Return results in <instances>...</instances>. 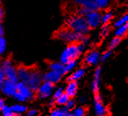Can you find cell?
<instances>
[{
  "mask_svg": "<svg viewBox=\"0 0 128 116\" xmlns=\"http://www.w3.org/2000/svg\"><path fill=\"white\" fill-rule=\"evenodd\" d=\"M76 66V60H72L70 62H68V64H65L66 72V73H68V72L72 71L74 68H75Z\"/></svg>",
  "mask_w": 128,
  "mask_h": 116,
  "instance_id": "f546056e",
  "label": "cell"
},
{
  "mask_svg": "<svg viewBox=\"0 0 128 116\" xmlns=\"http://www.w3.org/2000/svg\"><path fill=\"white\" fill-rule=\"evenodd\" d=\"M74 5L78 7H85L91 11H97L98 8L96 5L94 0H71Z\"/></svg>",
  "mask_w": 128,
  "mask_h": 116,
  "instance_id": "8fae6325",
  "label": "cell"
},
{
  "mask_svg": "<svg viewBox=\"0 0 128 116\" xmlns=\"http://www.w3.org/2000/svg\"><path fill=\"white\" fill-rule=\"evenodd\" d=\"M2 116H14L15 114L12 111V106H8V105H4L1 109Z\"/></svg>",
  "mask_w": 128,
  "mask_h": 116,
  "instance_id": "603a6c76",
  "label": "cell"
},
{
  "mask_svg": "<svg viewBox=\"0 0 128 116\" xmlns=\"http://www.w3.org/2000/svg\"><path fill=\"white\" fill-rule=\"evenodd\" d=\"M85 74V69L81 68L74 71L70 76L68 77V81H78V79H82Z\"/></svg>",
  "mask_w": 128,
  "mask_h": 116,
  "instance_id": "ac0fdd59",
  "label": "cell"
},
{
  "mask_svg": "<svg viewBox=\"0 0 128 116\" xmlns=\"http://www.w3.org/2000/svg\"><path fill=\"white\" fill-rule=\"evenodd\" d=\"M38 114V111L37 109H29L28 111V114L27 115L28 116H37Z\"/></svg>",
  "mask_w": 128,
  "mask_h": 116,
  "instance_id": "74e56055",
  "label": "cell"
},
{
  "mask_svg": "<svg viewBox=\"0 0 128 116\" xmlns=\"http://www.w3.org/2000/svg\"><path fill=\"white\" fill-rule=\"evenodd\" d=\"M5 79H6V75H5L4 69V68H0V89H1L2 84L4 82Z\"/></svg>",
  "mask_w": 128,
  "mask_h": 116,
  "instance_id": "836d02e7",
  "label": "cell"
},
{
  "mask_svg": "<svg viewBox=\"0 0 128 116\" xmlns=\"http://www.w3.org/2000/svg\"><path fill=\"white\" fill-rule=\"evenodd\" d=\"M64 93H65V91H64L62 87L58 88V89L54 91V93H53V98H54L55 99H57L58 98H59L60 96H62Z\"/></svg>",
  "mask_w": 128,
  "mask_h": 116,
  "instance_id": "d6a6232c",
  "label": "cell"
},
{
  "mask_svg": "<svg viewBox=\"0 0 128 116\" xmlns=\"http://www.w3.org/2000/svg\"><path fill=\"white\" fill-rule=\"evenodd\" d=\"M72 114L74 116H85L86 114V109L83 107H78L73 110Z\"/></svg>",
  "mask_w": 128,
  "mask_h": 116,
  "instance_id": "83f0119b",
  "label": "cell"
},
{
  "mask_svg": "<svg viewBox=\"0 0 128 116\" xmlns=\"http://www.w3.org/2000/svg\"><path fill=\"white\" fill-rule=\"evenodd\" d=\"M50 70L55 71L57 73L60 74L61 75H63V74H66V69H65V64H63L61 62H54V63H52L49 65Z\"/></svg>",
  "mask_w": 128,
  "mask_h": 116,
  "instance_id": "e0dca14e",
  "label": "cell"
},
{
  "mask_svg": "<svg viewBox=\"0 0 128 116\" xmlns=\"http://www.w3.org/2000/svg\"><path fill=\"white\" fill-rule=\"evenodd\" d=\"M94 99H95V111H96V113L98 115L104 114L105 113H106V107L104 106V104H102L101 96H100L98 94H96Z\"/></svg>",
  "mask_w": 128,
  "mask_h": 116,
  "instance_id": "5bb4252c",
  "label": "cell"
},
{
  "mask_svg": "<svg viewBox=\"0 0 128 116\" xmlns=\"http://www.w3.org/2000/svg\"><path fill=\"white\" fill-rule=\"evenodd\" d=\"M17 89H18V91L19 93H21V94L26 98L27 100H32L34 99V93H33L34 91H32L25 83L18 82V83L17 84Z\"/></svg>",
  "mask_w": 128,
  "mask_h": 116,
  "instance_id": "9c48e42d",
  "label": "cell"
},
{
  "mask_svg": "<svg viewBox=\"0 0 128 116\" xmlns=\"http://www.w3.org/2000/svg\"><path fill=\"white\" fill-rule=\"evenodd\" d=\"M120 43H121V38H119V37L114 38L113 39L111 40V42H110V43H109V48H111V49L116 48L117 46L120 44Z\"/></svg>",
  "mask_w": 128,
  "mask_h": 116,
  "instance_id": "f1b7e54d",
  "label": "cell"
},
{
  "mask_svg": "<svg viewBox=\"0 0 128 116\" xmlns=\"http://www.w3.org/2000/svg\"><path fill=\"white\" fill-rule=\"evenodd\" d=\"M128 33V24H125L122 25V26H120L117 28V29L116 30V37H124V36L126 35V33Z\"/></svg>",
  "mask_w": 128,
  "mask_h": 116,
  "instance_id": "44dd1931",
  "label": "cell"
},
{
  "mask_svg": "<svg viewBox=\"0 0 128 116\" xmlns=\"http://www.w3.org/2000/svg\"><path fill=\"white\" fill-rule=\"evenodd\" d=\"M69 99H70V97H69L66 93H64L62 96H60L59 98H58V99H56V104L58 105H60V106H63V105L66 104V103L68 102Z\"/></svg>",
  "mask_w": 128,
  "mask_h": 116,
  "instance_id": "7402d4cb",
  "label": "cell"
},
{
  "mask_svg": "<svg viewBox=\"0 0 128 116\" xmlns=\"http://www.w3.org/2000/svg\"><path fill=\"white\" fill-rule=\"evenodd\" d=\"M62 76V75H61L60 74L57 73V72L50 70V71L47 72V73H45L42 77V79L44 81L50 82V83L54 84L58 83V82L60 81Z\"/></svg>",
  "mask_w": 128,
  "mask_h": 116,
  "instance_id": "7c38bea8",
  "label": "cell"
},
{
  "mask_svg": "<svg viewBox=\"0 0 128 116\" xmlns=\"http://www.w3.org/2000/svg\"><path fill=\"white\" fill-rule=\"evenodd\" d=\"M56 36H57L58 38L64 41V42L74 43L78 42V41L82 42L85 35H82L80 33H78L74 32L73 30L68 29V28H66V29H62L59 31H58L57 33H56Z\"/></svg>",
  "mask_w": 128,
  "mask_h": 116,
  "instance_id": "3957f363",
  "label": "cell"
},
{
  "mask_svg": "<svg viewBox=\"0 0 128 116\" xmlns=\"http://www.w3.org/2000/svg\"><path fill=\"white\" fill-rule=\"evenodd\" d=\"M12 111L15 114H22L27 112V106L22 104H16L12 106Z\"/></svg>",
  "mask_w": 128,
  "mask_h": 116,
  "instance_id": "ffe728a7",
  "label": "cell"
},
{
  "mask_svg": "<svg viewBox=\"0 0 128 116\" xmlns=\"http://www.w3.org/2000/svg\"><path fill=\"white\" fill-rule=\"evenodd\" d=\"M42 79V77H41L39 72L34 69H31L30 75L25 84H26L32 91H38V88L40 87L41 84H42L41 83Z\"/></svg>",
  "mask_w": 128,
  "mask_h": 116,
  "instance_id": "5b68a950",
  "label": "cell"
},
{
  "mask_svg": "<svg viewBox=\"0 0 128 116\" xmlns=\"http://www.w3.org/2000/svg\"><path fill=\"white\" fill-rule=\"evenodd\" d=\"M68 114V109L66 107H62L52 109L50 116H66Z\"/></svg>",
  "mask_w": 128,
  "mask_h": 116,
  "instance_id": "d6986e66",
  "label": "cell"
},
{
  "mask_svg": "<svg viewBox=\"0 0 128 116\" xmlns=\"http://www.w3.org/2000/svg\"><path fill=\"white\" fill-rule=\"evenodd\" d=\"M89 12H91V10H89L85 7H78V9H76V15L85 18L88 14Z\"/></svg>",
  "mask_w": 128,
  "mask_h": 116,
  "instance_id": "d4e9b609",
  "label": "cell"
},
{
  "mask_svg": "<svg viewBox=\"0 0 128 116\" xmlns=\"http://www.w3.org/2000/svg\"><path fill=\"white\" fill-rule=\"evenodd\" d=\"M101 73H102V69L101 68H97L96 69L95 73H94V78L92 84V91L97 94L99 90V84H100V79H101Z\"/></svg>",
  "mask_w": 128,
  "mask_h": 116,
  "instance_id": "2e32d148",
  "label": "cell"
},
{
  "mask_svg": "<svg viewBox=\"0 0 128 116\" xmlns=\"http://www.w3.org/2000/svg\"><path fill=\"white\" fill-rule=\"evenodd\" d=\"M4 105H5V104H4V99L0 98V110L2 109V108L4 107Z\"/></svg>",
  "mask_w": 128,
  "mask_h": 116,
  "instance_id": "ab89813d",
  "label": "cell"
},
{
  "mask_svg": "<svg viewBox=\"0 0 128 116\" xmlns=\"http://www.w3.org/2000/svg\"><path fill=\"white\" fill-rule=\"evenodd\" d=\"M2 33H4V29L2 25V19H0V37L2 36Z\"/></svg>",
  "mask_w": 128,
  "mask_h": 116,
  "instance_id": "f35d334b",
  "label": "cell"
},
{
  "mask_svg": "<svg viewBox=\"0 0 128 116\" xmlns=\"http://www.w3.org/2000/svg\"><path fill=\"white\" fill-rule=\"evenodd\" d=\"M66 24L68 29L82 35H86L90 29V27L86 24L85 18L79 15H72L68 18L66 20Z\"/></svg>",
  "mask_w": 128,
  "mask_h": 116,
  "instance_id": "6da1fadb",
  "label": "cell"
},
{
  "mask_svg": "<svg viewBox=\"0 0 128 116\" xmlns=\"http://www.w3.org/2000/svg\"><path fill=\"white\" fill-rule=\"evenodd\" d=\"M98 116H105L104 114H100V115H98Z\"/></svg>",
  "mask_w": 128,
  "mask_h": 116,
  "instance_id": "b9f144b4",
  "label": "cell"
},
{
  "mask_svg": "<svg viewBox=\"0 0 128 116\" xmlns=\"http://www.w3.org/2000/svg\"><path fill=\"white\" fill-rule=\"evenodd\" d=\"M30 72H31V69H28L24 66L18 67V79L20 82L26 83L30 75Z\"/></svg>",
  "mask_w": 128,
  "mask_h": 116,
  "instance_id": "4fadbf2b",
  "label": "cell"
},
{
  "mask_svg": "<svg viewBox=\"0 0 128 116\" xmlns=\"http://www.w3.org/2000/svg\"><path fill=\"white\" fill-rule=\"evenodd\" d=\"M125 24H128V14H125L124 16H122L121 19H119L115 23V26L117 28L120 26H122V25H125Z\"/></svg>",
  "mask_w": 128,
  "mask_h": 116,
  "instance_id": "cb8c5ba5",
  "label": "cell"
},
{
  "mask_svg": "<svg viewBox=\"0 0 128 116\" xmlns=\"http://www.w3.org/2000/svg\"><path fill=\"white\" fill-rule=\"evenodd\" d=\"M85 19L90 29H94L102 23V15L97 11H91L85 17Z\"/></svg>",
  "mask_w": 128,
  "mask_h": 116,
  "instance_id": "52a82bcc",
  "label": "cell"
},
{
  "mask_svg": "<svg viewBox=\"0 0 128 116\" xmlns=\"http://www.w3.org/2000/svg\"><path fill=\"white\" fill-rule=\"evenodd\" d=\"M94 2H95L98 9H105L108 5L109 0H94Z\"/></svg>",
  "mask_w": 128,
  "mask_h": 116,
  "instance_id": "484cf974",
  "label": "cell"
},
{
  "mask_svg": "<svg viewBox=\"0 0 128 116\" xmlns=\"http://www.w3.org/2000/svg\"><path fill=\"white\" fill-rule=\"evenodd\" d=\"M111 55H112V52H111V51H106V52H105L104 53H102L101 59H102V61H106L110 57H111Z\"/></svg>",
  "mask_w": 128,
  "mask_h": 116,
  "instance_id": "d590c367",
  "label": "cell"
},
{
  "mask_svg": "<svg viewBox=\"0 0 128 116\" xmlns=\"http://www.w3.org/2000/svg\"><path fill=\"white\" fill-rule=\"evenodd\" d=\"M2 68L4 69L6 79H9L14 83H18L19 79L18 75V69L12 65V61L10 59H6L2 62Z\"/></svg>",
  "mask_w": 128,
  "mask_h": 116,
  "instance_id": "277c9868",
  "label": "cell"
},
{
  "mask_svg": "<svg viewBox=\"0 0 128 116\" xmlns=\"http://www.w3.org/2000/svg\"><path fill=\"white\" fill-rule=\"evenodd\" d=\"M53 91V84L50 82L44 81L41 84L40 87L38 89V96L39 99H47L52 94Z\"/></svg>",
  "mask_w": 128,
  "mask_h": 116,
  "instance_id": "8992f818",
  "label": "cell"
},
{
  "mask_svg": "<svg viewBox=\"0 0 128 116\" xmlns=\"http://www.w3.org/2000/svg\"><path fill=\"white\" fill-rule=\"evenodd\" d=\"M110 32V28L108 25L106 24H104V26L101 29V34L103 36V37H105V36H106L107 34L109 33Z\"/></svg>",
  "mask_w": 128,
  "mask_h": 116,
  "instance_id": "e575fe53",
  "label": "cell"
},
{
  "mask_svg": "<svg viewBox=\"0 0 128 116\" xmlns=\"http://www.w3.org/2000/svg\"><path fill=\"white\" fill-rule=\"evenodd\" d=\"M66 108L68 109H73L74 107H75V102H74V100H72V99H69L68 102L66 103V104L65 105Z\"/></svg>",
  "mask_w": 128,
  "mask_h": 116,
  "instance_id": "8d00e7d4",
  "label": "cell"
},
{
  "mask_svg": "<svg viewBox=\"0 0 128 116\" xmlns=\"http://www.w3.org/2000/svg\"><path fill=\"white\" fill-rule=\"evenodd\" d=\"M78 89V83H76V81H69V83L68 84V85L66 86L65 93L70 98L74 97L76 94Z\"/></svg>",
  "mask_w": 128,
  "mask_h": 116,
  "instance_id": "9a60e30c",
  "label": "cell"
},
{
  "mask_svg": "<svg viewBox=\"0 0 128 116\" xmlns=\"http://www.w3.org/2000/svg\"><path fill=\"white\" fill-rule=\"evenodd\" d=\"M6 47H7L6 40H5V38L2 36H1L0 37V55L4 53L5 50H6Z\"/></svg>",
  "mask_w": 128,
  "mask_h": 116,
  "instance_id": "4dcf8cb0",
  "label": "cell"
},
{
  "mask_svg": "<svg viewBox=\"0 0 128 116\" xmlns=\"http://www.w3.org/2000/svg\"><path fill=\"white\" fill-rule=\"evenodd\" d=\"M1 90L6 96L14 97V95L16 94V92L18 91L17 83H14V82L6 79L2 84Z\"/></svg>",
  "mask_w": 128,
  "mask_h": 116,
  "instance_id": "ba28073f",
  "label": "cell"
},
{
  "mask_svg": "<svg viewBox=\"0 0 128 116\" xmlns=\"http://www.w3.org/2000/svg\"><path fill=\"white\" fill-rule=\"evenodd\" d=\"M84 49V44L80 43V44H76V43H71L68 45L65 49L62 51L60 56V62L63 64H68V62L72 60H76L78 59Z\"/></svg>",
  "mask_w": 128,
  "mask_h": 116,
  "instance_id": "7a4b0ae2",
  "label": "cell"
},
{
  "mask_svg": "<svg viewBox=\"0 0 128 116\" xmlns=\"http://www.w3.org/2000/svg\"><path fill=\"white\" fill-rule=\"evenodd\" d=\"M101 54L97 50H92L85 56L84 62L88 65H95L100 61Z\"/></svg>",
  "mask_w": 128,
  "mask_h": 116,
  "instance_id": "30bf717a",
  "label": "cell"
},
{
  "mask_svg": "<svg viewBox=\"0 0 128 116\" xmlns=\"http://www.w3.org/2000/svg\"><path fill=\"white\" fill-rule=\"evenodd\" d=\"M14 98L17 100L18 102H20V103H24L25 101H27L26 98H25L24 95H22L21 93H19L18 91L16 92V94L14 95Z\"/></svg>",
  "mask_w": 128,
  "mask_h": 116,
  "instance_id": "1f68e13d",
  "label": "cell"
},
{
  "mask_svg": "<svg viewBox=\"0 0 128 116\" xmlns=\"http://www.w3.org/2000/svg\"><path fill=\"white\" fill-rule=\"evenodd\" d=\"M66 116H74V115H73L72 114H68L66 115Z\"/></svg>",
  "mask_w": 128,
  "mask_h": 116,
  "instance_id": "60d3db41",
  "label": "cell"
},
{
  "mask_svg": "<svg viewBox=\"0 0 128 116\" xmlns=\"http://www.w3.org/2000/svg\"><path fill=\"white\" fill-rule=\"evenodd\" d=\"M112 19V13H106L102 16V23L104 24H107Z\"/></svg>",
  "mask_w": 128,
  "mask_h": 116,
  "instance_id": "4316f807",
  "label": "cell"
}]
</instances>
